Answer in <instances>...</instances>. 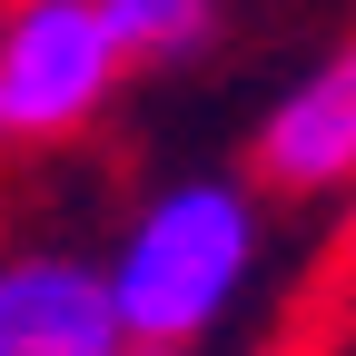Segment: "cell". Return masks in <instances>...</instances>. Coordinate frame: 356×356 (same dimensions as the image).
<instances>
[{
	"instance_id": "7a4b0ae2",
	"label": "cell",
	"mask_w": 356,
	"mask_h": 356,
	"mask_svg": "<svg viewBox=\"0 0 356 356\" xmlns=\"http://www.w3.org/2000/svg\"><path fill=\"white\" fill-rule=\"evenodd\" d=\"M109 79H119V50L89 0H20L0 20V149L79 129L109 99Z\"/></svg>"
},
{
	"instance_id": "5b68a950",
	"label": "cell",
	"mask_w": 356,
	"mask_h": 356,
	"mask_svg": "<svg viewBox=\"0 0 356 356\" xmlns=\"http://www.w3.org/2000/svg\"><path fill=\"white\" fill-rule=\"evenodd\" d=\"M89 10H99L119 70L129 60H188L198 40L218 30V0H89Z\"/></svg>"
},
{
	"instance_id": "277c9868",
	"label": "cell",
	"mask_w": 356,
	"mask_h": 356,
	"mask_svg": "<svg viewBox=\"0 0 356 356\" xmlns=\"http://www.w3.org/2000/svg\"><path fill=\"white\" fill-rule=\"evenodd\" d=\"M257 168L277 188H337V178H356V50H337L327 70H307L277 99V119L257 139Z\"/></svg>"
},
{
	"instance_id": "8992f818",
	"label": "cell",
	"mask_w": 356,
	"mask_h": 356,
	"mask_svg": "<svg viewBox=\"0 0 356 356\" xmlns=\"http://www.w3.org/2000/svg\"><path fill=\"white\" fill-rule=\"evenodd\" d=\"M119 356H178V346H119Z\"/></svg>"
},
{
	"instance_id": "3957f363",
	"label": "cell",
	"mask_w": 356,
	"mask_h": 356,
	"mask_svg": "<svg viewBox=\"0 0 356 356\" xmlns=\"http://www.w3.org/2000/svg\"><path fill=\"white\" fill-rule=\"evenodd\" d=\"M119 317H109V277L89 257L30 248L0 257V356H119Z\"/></svg>"
},
{
	"instance_id": "6da1fadb",
	"label": "cell",
	"mask_w": 356,
	"mask_h": 356,
	"mask_svg": "<svg viewBox=\"0 0 356 356\" xmlns=\"http://www.w3.org/2000/svg\"><path fill=\"white\" fill-rule=\"evenodd\" d=\"M257 267V208L228 188V178H188L139 208V228L119 238L109 277V317L129 346H188L238 307Z\"/></svg>"
}]
</instances>
